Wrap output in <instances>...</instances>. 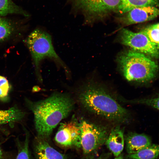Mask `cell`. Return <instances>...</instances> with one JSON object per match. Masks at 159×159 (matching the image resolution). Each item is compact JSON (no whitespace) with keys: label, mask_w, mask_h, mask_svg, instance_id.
Segmentation results:
<instances>
[{"label":"cell","mask_w":159,"mask_h":159,"mask_svg":"<svg viewBox=\"0 0 159 159\" xmlns=\"http://www.w3.org/2000/svg\"><path fill=\"white\" fill-rule=\"evenodd\" d=\"M54 138L55 141L62 145L80 147L79 123L74 120L61 124Z\"/></svg>","instance_id":"ba28073f"},{"label":"cell","mask_w":159,"mask_h":159,"mask_svg":"<svg viewBox=\"0 0 159 159\" xmlns=\"http://www.w3.org/2000/svg\"><path fill=\"white\" fill-rule=\"evenodd\" d=\"M78 98L86 109L107 120L117 122L128 121V111L120 105L101 87L87 85L79 93Z\"/></svg>","instance_id":"7a4b0ae2"},{"label":"cell","mask_w":159,"mask_h":159,"mask_svg":"<svg viewBox=\"0 0 159 159\" xmlns=\"http://www.w3.org/2000/svg\"><path fill=\"white\" fill-rule=\"evenodd\" d=\"M158 145L152 144L135 153L128 154L127 157L130 159H155L158 158Z\"/></svg>","instance_id":"9a60e30c"},{"label":"cell","mask_w":159,"mask_h":159,"mask_svg":"<svg viewBox=\"0 0 159 159\" xmlns=\"http://www.w3.org/2000/svg\"><path fill=\"white\" fill-rule=\"evenodd\" d=\"M79 125L80 147L84 153L93 152L105 142L108 134L105 127L85 120H82Z\"/></svg>","instance_id":"5b68a950"},{"label":"cell","mask_w":159,"mask_h":159,"mask_svg":"<svg viewBox=\"0 0 159 159\" xmlns=\"http://www.w3.org/2000/svg\"><path fill=\"white\" fill-rule=\"evenodd\" d=\"M109 149L115 157L121 154L124 145L123 130L119 126L112 129L105 142Z\"/></svg>","instance_id":"8fae6325"},{"label":"cell","mask_w":159,"mask_h":159,"mask_svg":"<svg viewBox=\"0 0 159 159\" xmlns=\"http://www.w3.org/2000/svg\"><path fill=\"white\" fill-rule=\"evenodd\" d=\"M120 34V41L123 45L130 47L135 51L158 58L159 48L140 32H134L123 28Z\"/></svg>","instance_id":"8992f818"},{"label":"cell","mask_w":159,"mask_h":159,"mask_svg":"<svg viewBox=\"0 0 159 159\" xmlns=\"http://www.w3.org/2000/svg\"><path fill=\"white\" fill-rule=\"evenodd\" d=\"M83 12L85 22L117 10L121 0H72Z\"/></svg>","instance_id":"52a82bcc"},{"label":"cell","mask_w":159,"mask_h":159,"mask_svg":"<svg viewBox=\"0 0 159 159\" xmlns=\"http://www.w3.org/2000/svg\"><path fill=\"white\" fill-rule=\"evenodd\" d=\"M34 152L37 159H65L62 154L41 138L36 140Z\"/></svg>","instance_id":"7c38bea8"},{"label":"cell","mask_w":159,"mask_h":159,"mask_svg":"<svg viewBox=\"0 0 159 159\" xmlns=\"http://www.w3.org/2000/svg\"><path fill=\"white\" fill-rule=\"evenodd\" d=\"M10 89L9 82L5 77L0 75V98L6 97Z\"/></svg>","instance_id":"44dd1931"},{"label":"cell","mask_w":159,"mask_h":159,"mask_svg":"<svg viewBox=\"0 0 159 159\" xmlns=\"http://www.w3.org/2000/svg\"><path fill=\"white\" fill-rule=\"evenodd\" d=\"M0 159H4V155L0 146Z\"/></svg>","instance_id":"7402d4cb"},{"label":"cell","mask_w":159,"mask_h":159,"mask_svg":"<svg viewBox=\"0 0 159 159\" xmlns=\"http://www.w3.org/2000/svg\"><path fill=\"white\" fill-rule=\"evenodd\" d=\"M14 28L8 20L0 17V42L8 39L12 34Z\"/></svg>","instance_id":"d6986e66"},{"label":"cell","mask_w":159,"mask_h":159,"mask_svg":"<svg viewBox=\"0 0 159 159\" xmlns=\"http://www.w3.org/2000/svg\"><path fill=\"white\" fill-rule=\"evenodd\" d=\"M125 140L128 154L135 153L152 144L150 138L144 134L129 133L125 136Z\"/></svg>","instance_id":"30bf717a"},{"label":"cell","mask_w":159,"mask_h":159,"mask_svg":"<svg viewBox=\"0 0 159 159\" xmlns=\"http://www.w3.org/2000/svg\"><path fill=\"white\" fill-rule=\"evenodd\" d=\"M96 159H105V157L103 156H100L99 157V158H97Z\"/></svg>","instance_id":"cb8c5ba5"},{"label":"cell","mask_w":159,"mask_h":159,"mask_svg":"<svg viewBox=\"0 0 159 159\" xmlns=\"http://www.w3.org/2000/svg\"><path fill=\"white\" fill-rule=\"evenodd\" d=\"M127 102L131 103L145 104L151 106L157 110L159 109V97L144 99L134 100H127Z\"/></svg>","instance_id":"ffe728a7"},{"label":"cell","mask_w":159,"mask_h":159,"mask_svg":"<svg viewBox=\"0 0 159 159\" xmlns=\"http://www.w3.org/2000/svg\"><path fill=\"white\" fill-rule=\"evenodd\" d=\"M120 69L125 78L129 82H149L156 76L158 66L143 53L128 50L119 57Z\"/></svg>","instance_id":"3957f363"},{"label":"cell","mask_w":159,"mask_h":159,"mask_svg":"<svg viewBox=\"0 0 159 159\" xmlns=\"http://www.w3.org/2000/svg\"><path fill=\"white\" fill-rule=\"evenodd\" d=\"M114 159H124V158L122 155L120 154L119 155L116 157Z\"/></svg>","instance_id":"603a6c76"},{"label":"cell","mask_w":159,"mask_h":159,"mask_svg":"<svg viewBox=\"0 0 159 159\" xmlns=\"http://www.w3.org/2000/svg\"><path fill=\"white\" fill-rule=\"evenodd\" d=\"M26 42L39 78L41 77L40 63L45 58L53 60L58 67L63 68L67 74L69 73L68 67L56 52L51 37L47 32L40 29H36L28 36Z\"/></svg>","instance_id":"277c9868"},{"label":"cell","mask_w":159,"mask_h":159,"mask_svg":"<svg viewBox=\"0 0 159 159\" xmlns=\"http://www.w3.org/2000/svg\"><path fill=\"white\" fill-rule=\"evenodd\" d=\"M121 19L122 23L129 25L153 19L159 15L157 6H148L134 8L125 13Z\"/></svg>","instance_id":"9c48e42d"},{"label":"cell","mask_w":159,"mask_h":159,"mask_svg":"<svg viewBox=\"0 0 159 159\" xmlns=\"http://www.w3.org/2000/svg\"><path fill=\"white\" fill-rule=\"evenodd\" d=\"M158 6V0H121L117 10L120 13L124 14L136 7Z\"/></svg>","instance_id":"4fadbf2b"},{"label":"cell","mask_w":159,"mask_h":159,"mask_svg":"<svg viewBox=\"0 0 159 159\" xmlns=\"http://www.w3.org/2000/svg\"><path fill=\"white\" fill-rule=\"evenodd\" d=\"M159 25L158 23L149 25L140 32L145 35L153 43L159 48Z\"/></svg>","instance_id":"ac0fdd59"},{"label":"cell","mask_w":159,"mask_h":159,"mask_svg":"<svg viewBox=\"0 0 159 159\" xmlns=\"http://www.w3.org/2000/svg\"><path fill=\"white\" fill-rule=\"evenodd\" d=\"M34 117L35 128L40 138L47 137L72 111L73 103L68 96L55 94L36 102H29Z\"/></svg>","instance_id":"6da1fadb"},{"label":"cell","mask_w":159,"mask_h":159,"mask_svg":"<svg viewBox=\"0 0 159 159\" xmlns=\"http://www.w3.org/2000/svg\"><path fill=\"white\" fill-rule=\"evenodd\" d=\"M14 14L28 16L27 13L16 5L12 0H0V16Z\"/></svg>","instance_id":"2e32d148"},{"label":"cell","mask_w":159,"mask_h":159,"mask_svg":"<svg viewBox=\"0 0 159 159\" xmlns=\"http://www.w3.org/2000/svg\"><path fill=\"white\" fill-rule=\"evenodd\" d=\"M25 137L23 141L16 140L18 154L16 159H32L29 150V134L25 130Z\"/></svg>","instance_id":"e0dca14e"},{"label":"cell","mask_w":159,"mask_h":159,"mask_svg":"<svg viewBox=\"0 0 159 159\" xmlns=\"http://www.w3.org/2000/svg\"><path fill=\"white\" fill-rule=\"evenodd\" d=\"M24 116V112L15 106L7 110H0V124L11 125L21 120Z\"/></svg>","instance_id":"5bb4252c"}]
</instances>
